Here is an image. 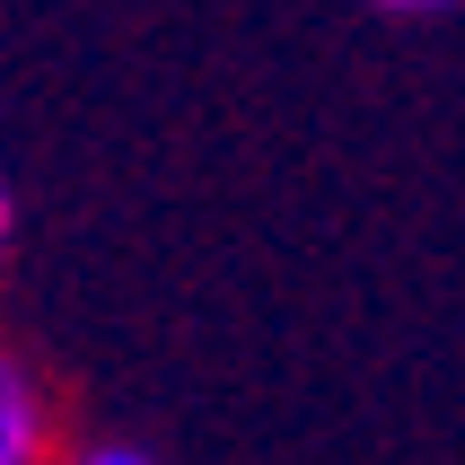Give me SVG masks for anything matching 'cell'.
<instances>
[{
  "instance_id": "1",
  "label": "cell",
  "mask_w": 465,
  "mask_h": 465,
  "mask_svg": "<svg viewBox=\"0 0 465 465\" xmlns=\"http://www.w3.org/2000/svg\"><path fill=\"white\" fill-rule=\"evenodd\" d=\"M62 413H53V387L35 378L26 351L0 342V465H62Z\"/></svg>"
},
{
  "instance_id": "2",
  "label": "cell",
  "mask_w": 465,
  "mask_h": 465,
  "mask_svg": "<svg viewBox=\"0 0 465 465\" xmlns=\"http://www.w3.org/2000/svg\"><path fill=\"white\" fill-rule=\"evenodd\" d=\"M62 465H158L141 440H71L62 448Z\"/></svg>"
},
{
  "instance_id": "3",
  "label": "cell",
  "mask_w": 465,
  "mask_h": 465,
  "mask_svg": "<svg viewBox=\"0 0 465 465\" xmlns=\"http://www.w3.org/2000/svg\"><path fill=\"white\" fill-rule=\"evenodd\" d=\"M9 237H18V203H9V184H0V255H9Z\"/></svg>"
},
{
  "instance_id": "4",
  "label": "cell",
  "mask_w": 465,
  "mask_h": 465,
  "mask_svg": "<svg viewBox=\"0 0 465 465\" xmlns=\"http://www.w3.org/2000/svg\"><path fill=\"white\" fill-rule=\"evenodd\" d=\"M378 9H395V18H421V9H448V0H378Z\"/></svg>"
}]
</instances>
